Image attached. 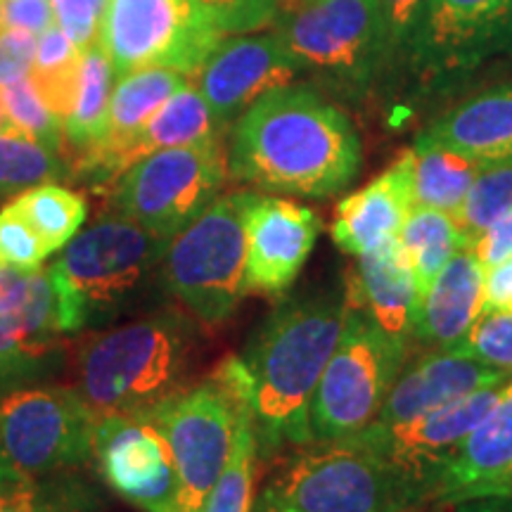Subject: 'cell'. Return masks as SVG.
I'll list each match as a JSON object with an SVG mask.
<instances>
[{
  "label": "cell",
  "instance_id": "1",
  "mask_svg": "<svg viewBox=\"0 0 512 512\" xmlns=\"http://www.w3.org/2000/svg\"><path fill=\"white\" fill-rule=\"evenodd\" d=\"M361 164L354 121L309 83L266 93L230 131L228 178L252 190L325 200L347 190Z\"/></svg>",
  "mask_w": 512,
  "mask_h": 512
},
{
  "label": "cell",
  "instance_id": "2",
  "mask_svg": "<svg viewBox=\"0 0 512 512\" xmlns=\"http://www.w3.org/2000/svg\"><path fill=\"white\" fill-rule=\"evenodd\" d=\"M347 323V299L309 297L280 306L266 318L245 351L259 456L285 444L306 446L311 401Z\"/></svg>",
  "mask_w": 512,
  "mask_h": 512
},
{
  "label": "cell",
  "instance_id": "3",
  "mask_svg": "<svg viewBox=\"0 0 512 512\" xmlns=\"http://www.w3.org/2000/svg\"><path fill=\"white\" fill-rule=\"evenodd\" d=\"M188 354V325L176 313L93 332L76 354L74 389L95 418L147 415L181 389Z\"/></svg>",
  "mask_w": 512,
  "mask_h": 512
},
{
  "label": "cell",
  "instance_id": "4",
  "mask_svg": "<svg viewBox=\"0 0 512 512\" xmlns=\"http://www.w3.org/2000/svg\"><path fill=\"white\" fill-rule=\"evenodd\" d=\"M425 494L356 439L311 441L273 472L252 512H408Z\"/></svg>",
  "mask_w": 512,
  "mask_h": 512
},
{
  "label": "cell",
  "instance_id": "5",
  "mask_svg": "<svg viewBox=\"0 0 512 512\" xmlns=\"http://www.w3.org/2000/svg\"><path fill=\"white\" fill-rule=\"evenodd\" d=\"M273 24L299 72L339 98L361 102L394 79L380 0H302L280 5Z\"/></svg>",
  "mask_w": 512,
  "mask_h": 512
},
{
  "label": "cell",
  "instance_id": "6",
  "mask_svg": "<svg viewBox=\"0 0 512 512\" xmlns=\"http://www.w3.org/2000/svg\"><path fill=\"white\" fill-rule=\"evenodd\" d=\"M252 403L240 356H228L207 380L178 389L147 413L164 432L178 475L176 512H202L233 451L235 425Z\"/></svg>",
  "mask_w": 512,
  "mask_h": 512
},
{
  "label": "cell",
  "instance_id": "7",
  "mask_svg": "<svg viewBox=\"0 0 512 512\" xmlns=\"http://www.w3.org/2000/svg\"><path fill=\"white\" fill-rule=\"evenodd\" d=\"M169 240L121 214L102 216L60 249L50 264L67 335L110 316L155 271Z\"/></svg>",
  "mask_w": 512,
  "mask_h": 512
},
{
  "label": "cell",
  "instance_id": "8",
  "mask_svg": "<svg viewBox=\"0 0 512 512\" xmlns=\"http://www.w3.org/2000/svg\"><path fill=\"white\" fill-rule=\"evenodd\" d=\"M254 195H219L166 245L164 283L204 325L228 320L249 292L245 219Z\"/></svg>",
  "mask_w": 512,
  "mask_h": 512
},
{
  "label": "cell",
  "instance_id": "9",
  "mask_svg": "<svg viewBox=\"0 0 512 512\" xmlns=\"http://www.w3.org/2000/svg\"><path fill=\"white\" fill-rule=\"evenodd\" d=\"M228 181L223 138L171 147L140 159L110 185L114 214L171 240L219 197Z\"/></svg>",
  "mask_w": 512,
  "mask_h": 512
},
{
  "label": "cell",
  "instance_id": "10",
  "mask_svg": "<svg viewBox=\"0 0 512 512\" xmlns=\"http://www.w3.org/2000/svg\"><path fill=\"white\" fill-rule=\"evenodd\" d=\"M408 347L387 337L366 313L347 306V323L311 401L313 441H335L366 430L380 413Z\"/></svg>",
  "mask_w": 512,
  "mask_h": 512
},
{
  "label": "cell",
  "instance_id": "11",
  "mask_svg": "<svg viewBox=\"0 0 512 512\" xmlns=\"http://www.w3.org/2000/svg\"><path fill=\"white\" fill-rule=\"evenodd\" d=\"M98 43L119 76L159 67L195 81L221 31L195 0H107Z\"/></svg>",
  "mask_w": 512,
  "mask_h": 512
},
{
  "label": "cell",
  "instance_id": "12",
  "mask_svg": "<svg viewBox=\"0 0 512 512\" xmlns=\"http://www.w3.org/2000/svg\"><path fill=\"white\" fill-rule=\"evenodd\" d=\"M95 425L74 387L19 389L0 401V446L31 477L86 465L95 456Z\"/></svg>",
  "mask_w": 512,
  "mask_h": 512
},
{
  "label": "cell",
  "instance_id": "13",
  "mask_svg": "<svg viewBox=\"0 0 512 512\" xmlns=\"http://www.w3.org/2000/svg\"><path fill=\"white\" fill-rule=\"evenodd\" d=\"M512 57V0H422L403 72L465 76Z\"/></svg>",
  "mask_w": 512,
  "mask_h": 512
},
{
  "label": "cell",
  "instance_id": "14",
  "mask_svg": "<svg viewBox=\"0 0 512 512\" xmlns=\"http://www.w3.org/2000/svg\"><path fill=\"white\" fill-rule=\"evenodd\" d=\"M501 389L503 384L479 389L401 425H370L366 430L351 434V439L392 463L418 486L427 501L434 494L439 472L456 456L479 420L491 411V406L501 396Z\"/></svg>",
  "mask_w": 512,
  "mask_h": 512
},
{
  "label": "cell",
  "instance_id": "15",
  "mask_svg": "<svg viewBox=\"0 0 512 512\" xmlns=\"http://www.w3.org/2000/svg\"><path fill=\"white\" fill-rule=\"evenodd\" d=\"M105 482L143 512H176L178 475L164 432L147 415H105L95 425Z\"/></svg>",
  "mask_w": 512,
  "mask_h": 512
},
{
  "label": "cell",
  "instance_id": "16",
  "mask_svg": "<svg viewBox=\"0 0 512 512\" xmlns=\"http://www.w3.org/2000/svg\"><path fill=\"white\" fill-rule=\"evenodd\" d=\"M297 74L299 64L271 31L221 41L195 81L216 119L230 126L266 93L290 86Z\"/></svg>",
  "mask_w": 512,
  "mask_h": 512
},
{
  "label": "cell",
  "instance_id": "17",
  "mask_svg": "<svg viewBox=\"0 0 512 512\" xmlns=\"http://www.w3.org/2000/svg\"><path fill=\"white\" fill-rule=\"evenodd\" d=\"M245 230L247 290L280 297L309 261L320 219L304 204L256 192L247 209Z\"/></svg>",
  "mask_w": 512,
  "mask_h": 512
},
{
  "label": "cell",
  "instance_id": "18",
  "mask_svg": "<svg viewBox=\"0 0 512 512\" xmlns=\"http://www.w3.org/2000/svg\"><path fill=\"white\" fill-rule=\"evenodd\" d=\"M226 128L228 126H223L216 119L214 110L204 100L197 83L188 81L181 91H176L164 102L162 110L147 121L128 143L107 152V155L72 164L69 178H88L91 183H100L110 188L126 169H131L140 159L155 155L159 150L223 138Z\"/></svg>",
  "mask_w": 512,
  "mask_h": 512
},
{
  "label": "cell",
  "instance_id": "19",
  "mask_svg": "<svg viewBox=\"0 0 512 512\" xmlns=\"http://www.w3.org/2000/svg\"><path fill=\"white\" fill-rule=\"evenodd\" d=\"M512 375L456 354L451 349H432L411 366L401 368L373 425H401L446 406L479 389L505 384Z\"/></svg>",
  "mask_w": 512,
  "mask_h": 512
},
{
  "label": "cell",
  "instance_id": "20",
  "mask_svg": "<svg viewBox=\"0 0 512 512\" xmlns=\"http://www.w3.org/2000/svg\"><path fill=\"white\" fill-rule=\"evenodd\" d=\"M347 306L363 311L384 335L401 347H411L420 313L413 268L399 238L373 252L356 256L347 278Z\"/></svg>",
  "mask_w": 512,
  "mask_h": 512
},
{
  "label": "cell",
  "instance_id": "21",
  "mask_svg": "<svg viewBox=\"0 0 512 512\" xmlns=\"http://www.w3.org/2000/svg\"><path fill=\"white\" fill-rule=\"evenodd\" d=\"M411 209L406 169L396 159L382 176L337 202L330 235L342 252L363 256L399 238Z\"/></svg>",
  "mask_w": 512,
  "mask_h": 512
},
{
  "label": "cell",
  "instance_id": "22",
  "mask_svg": "<svg viewBox=\"0 0 512 512\" xmlns=\"http://www.w3.org/2000/svg\"><path fill=\"white\" fill-rule=\"evenodd\" d=\"M420 138L489 166L512 164V83L472 95L434 119Z\"/></svg>",
  "mask_w": 512,
  "mask_h": 512
},
{
  "label": "cell",
  "instance_id": "23",
  "mask_svg": "<svg viewBox=\"0 0 512 512\" xmlns=\"http://www.w3.org/2000/svg\"><path fill=\"white\" fill-rule=\"evenodd\" d=\"M484 275L470 247L453 254L420 306L415 339L432 349L456 347L484 311Z\"/></svg>",
  "mask_w": 512,
  "mask_h": 512
},
{
  "label": "cell",
  "instance_id": "24",
  "mask_svg": "<svg viewBox=\"0 0 512 512\" xmlns=\"http://www.w3.org/2000/svg\"><path fill=\"white\" fill-rule=\"evenodd\" d=\"M512 465V377L503 384L491 411L463 441L458 453L444 465L434 484L432 501L448 498L482 479L501 475Z\"/></svg>",
  "mask_w": 512,
  "mask_h": 512
},
{
  "label": "cell",
  "instance_id": "25",
  "mask_svg": "<svg viewBox=\"0 0 512 512\" xmlns=\"http://www.w3.org/2000/svg\"><path fill=\"white\" fill-rule=\"evenodd\" d=\"M188 81V76L159 67L138 69V72L121 76L117 88L112 91L102 138L93 147H88L83 155L76 157L72 164L107 155V152L128 143L147 121L162 110L164 102L176 91H181ZM72 164H69V169H72Z\"/></svg>",
  "mask_w": 512,
  "mask_h": 512
},
{
  "label": "cell",
  "instance_id": "26",
  "mask_svg": "<svg viewBox=\"0 0 512 512\" xmlns=\"http://www.w3.org/2000/svg\"><path fill=\"white\" fill-rule=\"evenodd\" d=\"M399 162L406 169L413 207L439 209L446 214H453L463 204L470 185L484 171L475 159L420 136Z\"/></svg>",
  "mask_w": 512,
  "mask_h": 512
},
{
  "label": "cell",
  "instance_id": "27",
  "mask_svg": "<svg viewBox=\"0 0 512 512\" xmlns=\"http://www.w3.org/2000/svg\"><path fill=\"white\" fill-rule=\"evenodd\" d=\"M114 67L100 43L83 50L81 79L76 86V95L64 119V145H67V159L83 155L88 147H93L102 138L110 110L112 86H114Z\"/></svg>",
  "mask_w": 512,
  "mask_h": 512
},
{
  "label": "cell",
  "instance_id": "28",
  "mask_svg": "<svg viewBox=\"0 0 512 512\" xmlns=\"http://www.w3.org/2000/svg\"><path fill=\"white\" fill-rule=\"evenodd\" d=\"M399 245L411 261L422 304L441 268L453 259V254L465 249L467 242L451 214L439 209L413 207L399 233Z\"/></svg>",
  "mask_w": 512,
  "mask_h": 512
},
{
  "label": "cell",
  "instance_id": "29",
  "mask_svg": "<svg viewBox=\"0 0 512 512\" xmlns=\"http://www.w3.org/2000/svg\"><path fill=\"white\" fill-rule=\"evenodd\" d=\"M83 50L64 31L53 24L36 38V55L29 79L57 117L67 119L81 79Z\"/></svg>",
  "mask_w": 512,
  "mask_h": 512
},
{
  "label": "cell",
  "instance_id": "30",
  "mask_svg": "<svg viewBox=\"0 0 512 512\" xmlns=\"http://www.w3.org/2000/svg\"><path fill=\"white\" fill-rule=\"evenodd\" d=\"M12 204L41 235L50 254L60 252L79 233L88 214V204L83 195L57 183H43L19 192Z\"/></svg>",
  "mask_w": 512,
  "mask_h": 512
},
{
  "label": "cell",
  "instance_id": "31",
  "mask_svg": "<svg viewBox=\"0 0 512 512\" xmlns=\"http://www.w3.org/2000/svg\"><path fill=\"white\" fill-rule=\"evenodd\" d=\"M259 448H256L252 403L242 408L235 425L233 451L202 512H252Z\"/></svg>",
  "mask_w": 512,
  "mask_h": 512
},
{
  "label": "cell",
  "instance_id": "32",
  "mask_svg": "<svg viewBox=\"0 0 512 512\" xmlns=\"http://www.w3.org/2000/svg\"><path fill=\"white\" fill-rule=\"evenodd\" d=\"M60 178H69L60 155L24 136L19 128L0 133V195H19Z\"/></svg>",
  "mask_w": 512,
  "mask_h": 512
},
{
  "label": "cell",
  "instance_id": "33",
  "mask_svg": "<svg viewBox=\"0 0 512 512\" xmlns=\"http://www.w3.org/2000/svg\"><path fill=\"white\" fill-rule=\"evenodd\" d=\"M512 211V164L489 166L475 178L465 200L453 211V221L463 233L467 247L479 235Z\"/></svg>",
  "mask_w": 512,
  "mask_h": 512
},
{
  "label": "cell",
  "instance_id": "34",
  "mask_svg": "<svg viewBox=\"0 0 512 512\" xmlns=\"http://www.w3.org/2000/svg\"><path fill=\"white\" fill-rule=\"evenodd\" d=\"M0 100H3L12 126L19 128L24 136L53 150L55 155H60L67 162L62 119L46 105V100L41 98V93H38V88L29 76L0 88Z\"/></svg>",
  "mask_w": 512,
  "mask_h": 512
},
{
  "label": "cell",
  "instance_id": "35",
  "mask_svg": "<svg viewBox=\"0 0 512 512\" xmlns=\"http://www.w3.org/2000/svg\"><path fill=\"white\" fill-rule=\"evenodd\" d=\"M451 351L512 375V309L482 311Z\"/></svg>",
  "mask_w": 512,
  "mask_h": 512
},
{
  "label": "cell",
  "instance_id": "36",
  "mask_svg": "<svg viewBox=\"0 0 512 512\" xmlns=\"http://www.w3.org/2000/svg\"><path fill=\"white\" fill-rule=\"evenodd\" d=\"M48 254L50 249L34 226L19 214L15 204H5L0 209V264L34 271Z\"/></svg>",
  "mask_w": 512,
  "mask_h": 512
},
{
  "label": "cell",
  "instance_id": "37",
  "mask_svg": "<svg viewBox=\"0 0 512 512\" xmlns=\"http://www.w3.org/2000/svg\"><path fill=\"white\" fill-rule=\"evenodd\" d=\"M221 34H254L275 22L280 0H195Z\"/></svg>",
  "mask_w": 512,
  "mask_h": 512
},
{
  "label": "cell",
  "instance_id": "38",
  "mask_svg": "<svg viewBox=\"0 0 512 512\" xmlns=\"http://www.w3.org/2000/svg\"><path fill=\"white\" fill-rule=\"evenodd\" d=\"M53 351L31 335L22 313L0 311V370L19 368V363H36Z\"/></svg>",
  "mask_w": 512,
  "mask_h": 512
},
{
  "label": "cell",
  "instance_id": "39",
  "mask_svg": "<svg viewBox=\"0 0 512 512\" xmlns=\"http://www.w3.org/2000/svg\"><path fill=\"white\" fill-rule=\"evenodd\" d=\"M55 22L81 50L98 43V31L107 0H50Z\"/></svg>",
  "mask_w": 512,
  "mask_h": 512
},
{
  "label": "cell",
  "instance_id": "40",
  "mask_svg": "<svg viewBox=\"0 0 512 512\" xmlns=\"http://www.w3.org/2000/svg\"><path fill=\"white\" fill-rule=\"evenodd\" d=\"M420 5L422 0H380L384 29H387L389 53H392L394 76L403 74L408 43H411L413 24L415 17H418Z\"/></svg>",
  "mask_w": 512,
  "mask_h": 512
},
{
  "label": "cell",
  "instance_id": "41",
  "mask_svg": "<svg viewBox=\"0 0 512 512\" xmlns=\"http://www.w3.org/2000/svg\"><path fill=\"white\" fill-rule=\"evenodd\" d=\"M36 55V36L22 29L0 31V88L29 76Z\"/></svg>",
  "mask_w": 512,
  "mask_h": 512
},
{
  "label": "cell",
  "instance_id": "42",
  "mask_svg": "<svg viewBox=\"0 0 512 512\" xmlns=\"http://www.w3.org/2000/svg\"><path fill=\"white\" fill-rule=\"evenodd\" d=\"M55 24V10L50 0H5V27L22 29L29 34H43Z\"/></svg>",
  "mask_w": 512,
  "mask_h": 512
},
{
  "label": "cell",
  "instance_id": "43",
  "mask_svg": "<svg viewBox=\"0 0 512 512\" xmlns=\"http://www.w3.org/2000/svg\"><path fill=\"white\" fill-rule=\"evenodd\" d=\"M470 249L484 266V271L512 259V211L501 221H496L484 235H479Z\"/></svg>",
  "mask_w": 512,
  "mask_h": 512
},
{
  "label": "cell",
  "instance_id": "44",
  "mask_svg": "<svg viewBox=\"0 0 512 512\" xmlns=\"http://www.w3.org/2000/svg\"><path fill=\"white\" fill-rule=\"evenodd\" d=\"M512 309V259L489 268L484 275V311Z\"/></svg>",
  "mask_w": 512,
  "mask_h": 512
},
{
  "label": "cell",
  "instance_id": "45",
  "mask_svg": "<svg viewBox=\"0 0 512 512\" xmlns=\"http://www.w3.org/2000/svg\"><path fill=\"white\" fill-rule=\"evenodd\" d=\"M36 491V477L19 470L8 458H0V510L8 508L12 503L24 501V498L36 494Z\"/></svg>",
  "mask_w": 512,
  "mask_h": 512
},
{
  "label": "cell",
  "instance_id": "46",
  "mask_svg": "<svg viewBox=\"0 0 512 512\" xmlns=\"http://www.w3.org/2000/svg\"><path fill=\"white\" fill-rule=\"evenodd\" d=\"M31 271L0 264V311L22 309L29 297Z\"/></svg>",
  "mask_w": 512,
  "mask_h": 512
},
{
  "label": "cell",
  "instance_id": "47",
  "mask_svg": "<svg viewBox=\"0 0 512 512\" xmlns=\"http://www.w3.org/2000/svg\"><path fill=\"white\" fill-rule=\"evenodd\" d=\"M491 496H512V465L508 470H503L501 475L482 479V482L458 491V494H453L446 503L441 505H456L463 501H475V498H491Z\"/></svg>",
  "mask_w": 512,
  "mask_h": 512
},
{
  "label": "cell",
  "instance_id": "48",
  "mask_svg": "<svg viewBox=\"0 0 512 512\" xmlns=\"http://www.w3.org/2000/svg\"><path fill=\"white\" fill-rule=\"evenodd\" d=\"M0 512H81V510L72 498L43 494V489L38 486L36 494H31L29 498H24V501L19 503H12Z\"/></svg>",
  "mask_w": 512,
  "mask_h": 512
},
{
  "label": "cell",
  "instance_id": "49",
  "mask_svg": "<svg viewBox=\"0 0 512 512\" xmlns=\"http://www.w3.org/2000/svg\"><path fill=\"white\" fill-rule=\"evenodd\" d=\"M451 512H512V496H491L475 498V501H463L448 505Z\"/></svg>",
  "mask_w": 512,
  "mask_h": 512
},
{
  "label": "cell",
  "instance_id": "50",
  "mask_svg": "<svg viewBox=\"0 0 512 512\" xmlns=\"http://www.w3.org/2000/svg\"><path fill=\"white\" fill-rule=\"evenodd\" d=\"M12 128H15V126H12L8 112H5L3 100H0V133H8V131H12Z\"/></svg>",
  "mask_w": 512,
  "mask_h": 512
},
{
  "label": "cell",
  "instance_id": "51",
  "mask_svg": "<svg viewBox=\"0 0 512 512\" xmlns=\"http://www.w3.org/2000/svg\"><path fill=\"white\" fill-rule=\"evenodd\" d=\"M5 27V0H0V31Z\"/></svg>",
  "mask_w": 512,
  "mask_h": 512
},
{
  "label": "cell",
  "instance_id": "52",
  "mask_svg": "<svg viewBox=\"0 0 512 512\" xmlns=\"http://www.w3.org/2000/svg\"><path fill=\"white\" fill-rule=\"evenodd\" d=\"M292 3H302V0H287V3H280V5H292Z\"/></svg>",
  "mask_w": 512,
  "mask_h": 512
},
{
  "label": "cell",
  "instance_id": "53",
  "mask_svg": "<svg viewBox=\"0 0 512 512\" xmlns=\"http://www.w3.org/2000/svg\"><path fill=\"white\" fill-rule=\"evenodd\" d=\"M0 458H5V453H3V446H0Z\"/></svg>",
  "mask_w": 512,
  "mask_h": 512
},
{
  "label": "cell",
  "instance_id": "54",
  "mask_svg": "<svg viewBox=\"0 0 512 512\" xmlns=\"http://www.w3.org/2000/svg\"><path fill=\"white\" fill-rule=\"evenodd\" d=\"M280 3H287V0H280Z\"/></svg>",
  "mask_w": 512,
  "mask_h": 512
}]
</instances>
